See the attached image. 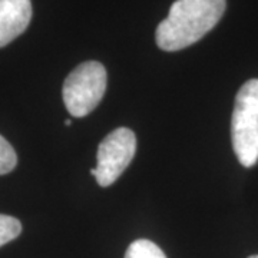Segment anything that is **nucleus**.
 I'll use <instances>...</instances> for the list:
<instances>
[{
	"mask_svg": "<svg viewBox=\"0 0 258 258\" xmlns=\"http://www.w3.org/2000/svg\"><path fill=\"white\" fill-rule=\"evenodd\" d=\"M225 0H176L157 28V45L165 52L191 46L217 26Z\"/></svg>",
	"mask_w": 258,
	"mask_h": 258,
	"instance_id": "nucleus-1",
	"label": "nucleus"
},
{
	"mask_svg": "<svg viewBox=\"0 0 258 258\" xmlns=\"http://www.w3.org/2000/svg\"><path fill=\"white\" fill-rule=\"evenodd\" d=\"M232 148L245 168L258 161V79H249L235 96L231 118Z\"/></svg>",
	"mask_w": 258,
	"mask_h": 258,
	"instance_id": "nucleus-2",
	"label": "nucleus"
},
{
	"mask_svg": "<svg viewBox=\"0 0 258 258\" xmlns=\"http://www.w3.org/2000/svg\"><path fill=\"white\" fill-rule=\"evenodd\" d=\"M106 91V69L89 60L76 66L63 83V102L75 118H83L99 105Z\"/></svg>",
	"mask_w": 258,
	"mask_h": 258,
	"instance_id": "nucleus-3",
	"label": "nucleus"
},
{
	"mask_svg": "<svg viewBox=\"0 0 258 258\" xmlns=\"http://www.w3.org/2000/svg\"><path fill=\"white\" fill-rule=\"evenodd\" d=\"M137 152V137L128 128H118L106 135L98 147V164L91 169L101 186L112 185L128 168Z\"/></svg>",
	"mask_w": 258,
	"mask_h": 258,
	"instance_id": "nucleus-4",
	"label": "nucleus"
},
{
	"mask_svg": "<svg viewBox=\"0 0 258 258\" xmlns=\"http://www.w3.org/2000/svg\"><path fill=\"white\" fill-rule=\"evenodd\" d=\"M32 19L30 0H0V47L22 35Z\"/></svg>",
	"mask_w": 258,
	"mask_h": 258,
	"instance_id": "nucleus-5",
	"label": "nucleus"
},
{
	"mask_svg": "<svg viewBox=\"0 0 258 258\" xmlns=\"http://www.w3.org/2000/svg\"><path fill=\"white\" fill-rule=\"evenodd\" d=\"M125 258H166V255L155 242L149 240H137L128 247Z\"/></svg>",
	"mask_w": 258,
	"mask_h": 258,
	"instance_id": "nucleus-6",
	"label": "nucleus"
},
{
	"mask_svg": "<svg viewBox=\"0 0 258 258\" xmlns=\"http://www.w3.org/2000/svg\"><path fill=\"white\" fill-rule=\"evenodd\" d=\"M22 232V224L15 217L0 214V247L18 238Z\"/></svg>",
	"mask_w": 258,
	"mask_h": 258,
	"instance_id": "nucleus-7",
	"label": "nucleus"
},
{
	"mask_svg": "<svg viewBox=\"0 0 258 258\" xmlns=\"http://www.w3.org/2000/svg\"><path fill=\"white\" fill-rule=\"evenodd\" d=\"M18 164V155L13 147L0 135V175L9 174Z\"/></svg>",
	"mask_w": 258,
	"mask_h": 258,
	"instance_id": "nucleus-8",
	"label": "nucleus"
},
{
	"mask_svg": "<svg viewBox=\"0 0 258 258\" xmlns=\"http://www.w3.org/2000/svg\"><path fill=\"white\" fill-rule=\"evenodd\" d=\"M64 125H66V126H71V125H72V119L64 120Z\"/></svg>",
	"mask_w": 258,
	"mask_h": 258,
	"instance_id": "nucleus-9",
	"label": "nucleus"
},
{
	"mask_svg": "<svg viewBox=\"0 0 258 258\" xmlns=\"http://www.w3.org/2000/svg\"><path fill=\"white\" fill-rule=\"evenodd\" d=\"M248 258H258V255H251V257H248Z\"/></svg>",
	"mask_w": 258,
	"mask_h": 258,
	"instance_id": "nucleus-10",
	"label": "nucleus"
}]
</instances>
